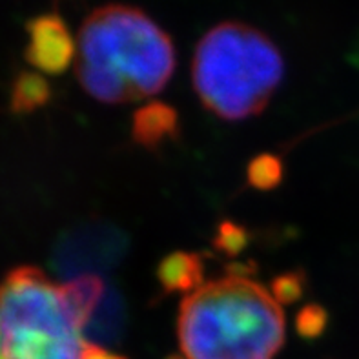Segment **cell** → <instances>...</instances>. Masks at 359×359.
<instances>
[{
    "label": "cell",
    "mask_w": 359,
    "mask_h": 359,
    "mask_svg": "<svg viewBox=\"0 0 359 359\" xmlns=\"http://www.w3.org/2000/svg\"><path fill=\"white\" fill-rule=\"evenodd\" d=\"M84 359H128V358L114 354V352H109L108 348H102V346L93 345V343H88L86 352H84Z\"/></svg>",
    "instance_id": "4fadbf2b"
},
{
    "label": "cell",
    "mask_w": 359,
    "mask_h": 359,
    "mask_svg": "<svg viewBox=\"0 0 359 359\" xmlns=\"http://www.w3.org/2000/svg\"><path fill=\"white\" fill-rule=\"evenodd\" d=\"M26 60L33 68L48 75H59L68 69L77 57V44L62 18L46 13L32 18L26 26Z\"/></svg>",
    "instance_id": "5b68a950"
},
{
    "label": "cell",
    "mask_w": 359,
    "mask_h": 359,
    "mask_svg": "<svg viewBox=\"0 0 359 359\" xmlns=\"http://www.w3.org/2000/svg\"><path fill=\"white\" fill-rule=\"evenodd\" d=\"M155 276L164 292H181L188 296L205 285V263L197 254L173 252L161 261Z\"/></svg>",
    "instance_id": "52a82bcc"
},
{
    "label": "cell",
    "mask_w": 359,
    "mask_h": 359,
    "mask_svg": "<svg viewBox=\"0 0 359 359\" xmlns=\"http://www.w3.org/2000/svg\"><path fill=\"white\" fill-rule=\"evenodd\" d=\"M175 64L170 35L141 9L102 6L82 22L75 72L82 90L99 102L126 104L157 95Z\"/></svg>",
    "instance_id": "6da1fadb"
},
{
    "label": "cell",
    "mask_w": 359,
    "mask_h": 359,
    "mask_svg": "<svg viewBox=\"0 0 359 359\" xmlns=\"http://www.w3.org/2000/svg\"><path fill=\"white\" fill-rule=\"evenodd\" d=\"M248 241H250V236H248V230L245 226L233 223V221H223L217 226L212 245L221 254L233 257V255H239L245 250L248 246Z\"/></svg>",
    "instance_id": "30bf717a"
},
{
    "label": "cell",
    "mask_w": 359,
    "mask_h": 359,
    "mask_svg": "<svg viewBox=\"0 0 359 359\" xmlns=\"http://www.w3.org/2000/svg\"><path fill=\"white\" fill-rule=\"evenodd\" d=\"M181 132L179 114L175 108L161 100H151L133 114V141L146 150H159L166 142L175 141Z\"/></svg>",
    "instance_id": "8992f818"
},
{
    "label": "cell",
    "mask_w": 359,
    "mask_h": 359,
    "mask_svg": "<svg viewBox=\"0 0 359 359\" xmlns=\"http://www.w3.org/2000/svg\"><path fill=\"white\" fill-rule=\"evenodd\" d=\"M305 285V273L299 272V270H294V272L281 273V276L273 279L272 285H270V292H272V296L276 297L279 305H292L303 296Z\"/></svg>",
    "instance_id": "8fae6325"
},
{
    "label": "cell",
    "mask_w": 359,
    "mask_h": 359,
    "mask_svg": "<svg viewBox=\"0 0 359 359\" xmlns=\"http://www.w3.org/2000/svg\"><path fill=\"white\" fill-rule=\"evenodd\" d=\"M51 86L42 75L33 72L18 73L11 86V109L15 114H32L50 100Z\"/></svg>",
    "instance_id": "ba28073f"
},
{
    "label": "cell",
    "mask_w": 359,
    "mask_h": 359,
    "mask_svg": "<svg viewBox=\"0 0 359 359\" xmlns=\"http://www.w3.org/2000/svg\"><path fill=\"white\" fill-rule=\"evenodd\" d=\"M328 325V312L321 305L310 303L299 310L296 318L297 334L305 339H316L325 332Z\"/></svg>",
    "instance_id": "7c38bea8"
},
{
    "label": "cell",
    "mask_w": 359,
    "mask_h": 359,
    "mask_svg": "<svg viewBox=\"0 0 359 359\" xmlns=\"http://www.w3.org/2000/svg\"><path fill=\"white\" fill-rule=\"evenodd\" d=\"M168 359H184V355H170Z\"/></svg>",
    "instance_id": "5bb4252c"
},
{
    "label": "cell",
    "mask_w": 359,
    "mask_h": 359,
    "mask_svg": "<svg viewBox=\"0 0 359 359\" xmlns=\"http://www.w3.org/2000/svg\"><path fill=\"white\" fill-rule=\"evenodd\" d=\"M285 75L269 35L243 22H221L199 41L191 59L197 97L215 117L237 123L259 115Z\"/></svg>",
    "instance_id": "3957f363"
},
{
    "label": "cell",
    "mask_w": 359,
    "mask_h": 359,
    "mask_svg": "<svg viewBox=\"0 0 359 359\" xmlns=\"http://www.w3.org/2000/svg\"><path fill=\"white\" fill-rule=\"evenodd\" d=\"M285 177L283 161L272 154H261L250 161L246 168V179L248 184L255 190L269 191L278 188Z\"/></svg>",
    "instance_id": "9c48e42d"
},
{
    "label": "cell",
    "mask_w": 359,
    "mask_h": 359,
    "mask_svg": "<svg viewBox=\"0 0 359 359\" xmlns=\"http://www.w3.org/2000/svg\"><path fill=\"white\" fill-rule=\"evenodd\" d=\"M84 327L66 285L42 270L20 266L0 281V359H84Z\"/></svg>",
    "instance_id": "277c9868"
},
{
    "label": "cell",
    "mask_w": 359,
    "mask_h": 359,
    "mask_svg": "<svg viewBox=\"0 0 359 359\" xmlns=\"http://www.w3.org/2000/svg\"><path fill=\"white\" fill-rule=\"evenodd\" d=\"M177 337L184 359H273L287 321L269 288L232 272L181 301Z\"/></svg>",
    "instance_id": "7a4b0ae2"
}]
</instances>
